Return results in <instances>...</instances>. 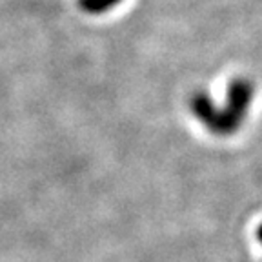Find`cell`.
Instances as JSON below:
<instances>
[{"label": "cell", "instance_id": "obj_2", "mask_svg": "<svg viewBox=\"0 0 262 262\" xmlns=\"http://www.w3.org/2000/svg\"><path fill=\"white\" fill-rule=\"evenodd\" d=\"M122 0H78V6L84 13L90 15H100V13L110 11L111 8L119 6Z\"/></svg>", "mask_w": 262, "mask_h": 262}, {"label": "cell", "instance_id": "obj_1", "mask_svg": "<svg viewBox=\"0 0 262 262\" xmlns=\"http://www.w3.org/2000/svg\"><path fill=\"white\" fill-rule=\"evenodd\" d=\"M253 86L246 78H237L229 84L224 106H217L204 91H196L189 100L193 115L213 135H231L244 122L246 111L250 110Z\"/></svg>", "mask_w": 262, "mask_h": 262}]
</instances>
